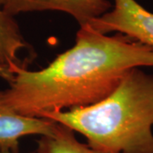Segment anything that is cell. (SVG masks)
I'll list each match as a JSON object with an SVG mask.
<instances>
[{
	"label": "cell",
	"instance_id": "1",
	"mask_svg": "<svg viewBox=\"0 0 153 153\" xmlns=\"http://www.w3.org/2000/svg\"><path fill=\"white\" fill-rule=\"evenodd\" d=\"M153 66V49L128 36H110L80 27L75 44L38 71L18 67L2 90L11 109L39 117L96 104L106 98L128 70Z\"/></svg>",
	"mask_w": 153,
	"mask_h": 153
},
{
	"label": "cell",
	"instance_id": "2",
	"mask_svg": "<svg viewBox=\"0 0 153 153\" xmlns=\"http://www.w3.org/2000/svg\"><path fill=\"white\" fill-rule=\"evenodd\" d=\"M47 118L77 132L90 147L112 153H153V74L132 68L96 104L46 112Z\"/></svg>",
	"mask_w": 153,
	"mask_h": 153
},
{
	"label": "cell",
	"instance_id": "3",
	"mask_svg": "<svg viewBox=\"0 0 153 153\" xmlns=\"http://www.w3.org/2000/svg\"><path fill=\"white\" fill-rule=\"evenodd\" d=\"M113 1L111 10L88 26L105 35L111 33L123 34L153 49V13L136 0Z\"/></svg>",
	"mask_w": 153,
	"mask_h": 153
},
{
	"label": "cell",
	"instance_id": "4",
	"mask_svg": "<svg viewBox=\"0 0 153 153\" xmlns=\"http://www.w3.org/2000/svg\"><path fill=\"white\" fill-rule=\"evenodd\" d=\"M1 7L12 16L37 11H60L72 16L80 27L111 9L109 0H4Z\"/></svg>",
	"mask_w": 153,
	"mask_h": 153
},
{
	"label": "cell",
	"instance_id": "5",
	"mask_svg": "<svg viewBox=\"0 0 153 153\" xmlns=\"http://www.w3.org/2000/svg\"><path fill=\"white\" fill-rule=\"evenodd\" d=\"M56 123L22 116L8 106L0 90V152L19 153L20 140L28 135L48 136L54 132Z\"/></svg>",
	"mask_w": 153,
	"mask_h": 153
},
{
	"label": "cell",
	"instance_id": "6",
	"mask_svg": "<svg viewBox=\"0 0 153 153\" xmlns=\"http://www.w3.org/2000/svg\"><path fill=\"white\" fill-rule=\"evenodd\" d=\"M30 49L15 16L0 6V66L13 76V71L18 67H27V60L20 55L24 50Z\"/></svg>",
	"mask_w": 153,
	"mask_h": 153
},
{
	"label": "cell",
	"instance_id": "7",
	"mask_svg": "<svg viewBox=\"0 0 153 153\" xmlns=\"http://www.w3.org/2000/svg\"><path fill=\"white\" fill-rule=\"evenodd\" d=\"M33 153H112L90 147L76 140L75 132L57 123L52 134L41 136L38 147Z\"/></svg>",
	"mask_w": 153,
	"mask_h": 153
},
{
	"label": "cell",
	"instance_id": "8",
	"mask_svg": "<svg viewBox=\"0 0 153 153\" xmlns=\"http://www.w3.org/2000/svg\"><path fill=\"white\" fill-rule=\"evenodd\" d=\"M0 76L3 77L4 79H5L8 82H10L12 79V77H13V76L11 75L9 71H6L5 69H4V68H2L1 66H0Z\"/></svg>",
	"mask_w": 153,
	"mask_h": 153
},
{
	"label": "cell",
	"instance_id": "9",
	"mask_svg": "<svg viewBox=\"0 0 153 153\" xmlns=\"http://www.w3.org/2000/svg\"><path fill=\"white\" fill-rule=\"evenodd\" d=\"M3 2H4V0H0V6L2 5V4H3Z\"/></svg>",
	"mask_w": 153,
	"mask_h": 153
},
{
	"label": "cell",
	"instance_id": "10",
	"mask_svg": "<svg viewBox=\"0 0 153 153\" xmlns=\"http://www.w3.org/2000/svg\"><path fill=\"white\" fill-rule=\"evenodd\" d=\"M0 153H4V152H0Z\"/></svg>",
	"mask_w": 153,
	"mask_h": 153
}]
</instances>
